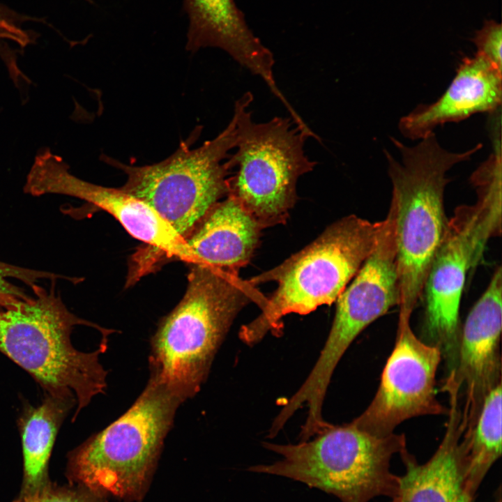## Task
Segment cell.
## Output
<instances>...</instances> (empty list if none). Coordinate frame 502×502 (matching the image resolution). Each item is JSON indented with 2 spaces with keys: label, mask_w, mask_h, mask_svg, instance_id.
I'll list each match as a JSON object with an SVG mask.
<instances>
[{
  "label": "cell",
  "mask_w": 502,
  "mask_h": 502,
  "mask_svg": "<svg viewBox=\"0 0 502 502\" xmlns=\"http://www.w3.org/2000/svg\"><path fill=\"white\" fill-rule=\"evenodd\" d=\"M264 228L233 197L215 204L184 239L204 264L239 273L250 261Z\"/></svg>",
  "instance_id": "e0dca14e"
},
{
  "label": "cell",
  "mask_w": 502,
  "mask_h": 502,
  "mask_svg": "<svg viewBox=\"0 0 502 502\" xmlns=\"http://www.w3.org/2000/svg\"><path fill=\"white\" fill-rule=\"evenodd\" d=\"M443 438L431 458L418 462L407 449L400 454L405 473L400 476L392 502H473L465 486L464 466L459 449L463 434L458 403L450 400Z\"/></svg>",
  "instance_id": "2e32d148"
},
{
  "label": "cell",
  "mask_w": 502,
  "mask_h": 502,
  "mask_svg": "<svg viewBox=\"0 0 502 502\" xmlns=\"http://www.w3.org/2000/svg\"><path fill=\"white\" fill-rule=\"evenodd\" d=\"M188 287L178 305L160 321L151 339L150 377L181 402L194 397L238 313L266 297L238 273L189 264Z\"/></svg>",
  "instance_id": "7a4b0ae2"
},
{
  "label": "cell",
  "mask_w": 502,
  "mask_h": 502,
  "mask_svg": "<svg viewBox=\"0 0 502 502\" xmlns=\"http://www.w3.org/2000/svg\"><path fill=\"white\" fill-rule=\"evenodd\" d=\"M25 192L68 195L86 201L115 218L133 237L145 245L132 257L133 267L145 275L156 264L180 260L194 262L185 241L148 205L119 188L93 184L70 174L61 158L49 150L39 152L27 176Z\"/></svg>",
  "instance_id": "9c48e42d"
},
{
  "label": "cell",
  "mask_w": 502,
  "mask_h": 502,
  "mask_svg": "<svg viewBox=\"0 0 502 502\" xmlns=\"http://www.w3.org/2000/svg\"><path fill=\"white\" fill-rule=\"evenodd\" d=\"M478 217L475 204L456 208L422 292L423 330L427 344L439 349L447 375L453 373L457 365L462 326L459 307L466 275L479 264L485 250L477 229Z\"/></svg>",
  "instance_id": "8fae6325"
},
{
  "label": "cell",
  "mask_w": 502,
  "mask_h": 502,
  "mask_svg": "<svg viewBox=\"0 0 502 502\" xmlns=\"http://www.w3.org/2000/svg\"><path fill=\"white\" fill-rule=\"evenodd\" d=\"M234 118L215 137L192 148L183 141L166 159L137 166L105 156L121 170L126 181L119 188L152 208L183 240L205 214L229 193L227 160L235 147Z\"/></svg>",
  "instance_id": "ba28073f"
},
{
  "label": "cell",
  "mask_w": 502,
  "mask_h": 502,
  "mask_svg": "<svg viewBox=\"0 0 502 502\" xmlns=\"http://www.w3.org/2000/svg\"><path fill=\"white\" fill-rule=\"evenodd\" d=\"M36 296L0 308V351L38 383L46 395L74 397L73 417L104 393L107 372L99 355L107 349L103 328L71 313L52 287H32Z\"/></svg>",
  "instance_id": "6da1fadb"
},
{
  "label": "cell",
  "mask_w": 502,
  "mask_h": 502,
  "mask_svg": "<svg viewBox=\"0 0 502 502\" xmlns=\"http://www.w3.org/2000/svg\"><path fill=\"white\" fill-rule=\"evenodd\" d=\"M494 151L472 174L470 180L475 187L481 225L491 237L501 234V135H495Z\"/></svg>",
  "instance_id": "ffe728a7"
},
{
  "label": "cell",
  "mask_w": 502,
  "mask_h": 502,
  "mask_svg": "<svg viewBox=\"0 0 502 502\" xmlns=\"http://www.w3.org/2000/svg\"><path fill=\"white\" fill-rule=\"evenodd\" d=\"M74 397L46 395L41 404L27 406L19 419L23 455V478L15 502L48 485V464L59 429Z\"/></svg>",
  "instance_id": "ac0fdd59"
},
{
  "label": "cell",
  "mask_w": 502,
  "mask_h": 502,
  "mask_svg": "<svg viewBox=\"0 0 502 502\" xmlns=\"http://www.w3.org/2000/svg\"><path fill=\"white\" fill-rule=\"evenodd\" d=\"M263 446L281 459L248 471L303 482L342 502H369L397 494L400 476L390 471V460L406 448V443L404 434L378 436L351 422L330 424L312 439L296 444L264 442Z\"/></svg>",
  "instance_id": "5b68a950"
},
{
  "label": "cell",
  "mask_w": 502,
  "mask_h": 502,
  "mask_svg": "<svg viewBox=\"0 0 502 502\" xmlns=\"http://www.w3.org/2000/svg\"><path fill=\"white\" fill-rule=\"evenodd\" d=\"M20 502H105L102 496L77 485L61 486L52 483Z\"/></svg>",
  "instance_id": "7402d4cb"
},
{
  "label": "cell",
  "mask_w": 502,
  "mask_h": 502,
  "mask_svg": "<svg viewBox=\"0 0 502 502\" xmlns=\"http://www.w3.org/2000/svg\"><path fill=\"white\" fill-rule=\"evenodd\" d=\"M501 383L487 395L476 421L463 432L459 441L465 486L473 497L501 455Z\"/></svg>",
  "instance_id": "d6986e66"
},
{
  "label": "cell",
  "mask_w": 502,
  "mask_h": 502,
  "mask_svg": "<svg viewBox=\"0 0 502 502\" xmlns=\"http://www.w3.org/2000/svg\"><path fill=\"white\" fill-rule=\"evenodd\" d=\"M477 53L502 69V28L499 23L487 21L473 38Z\"/></svg>",
  "instance_id": "603a6c76"
},
{
  "label": "cell",
  "mask_w": 502,
  "mask_h": 502,
  "mask_svg": "<svg viewBox=\"0 0 502 502\" xmlns=\"http://www.w3.org/2000/svg\"><path fill=\"white\" fill-rule=\"evenodd\" d=\"M500 496H501L499 495V497L498 499L496 501V502H501V499Z\"/></svg>",
  "instance_id": "d4e9b609"
},
{
  "label": "cell",
  "mask_w": 502,
  "mask_h": 502,
  "mask_svg": "<svg viewBox=\"0 0 502 502\" xmlns=\"http://www.w3.org/2000/svg\"><path fill=\"white\" fill-rule=\"evenodd\" d=\"M29 20H33V18H31V17H29ZM33 33H29V32L28 31V37H27L26 40L25 41V43H24V44L21 45L20 46L22 47H25V46L27 45L28 44L31 43L33 42ZM3 43H4V42L0 45V47H1V45H2Z\"/></svg>",
  "instance_id": "cb8c5ba5"
},
{
  "label": "cell",
  "mask_w": 502,
  "mask_h": 502,
  "mask_svg": "<svg viewBox=\"0 0 502 502\" xmlns=\"http://www.w3.org/2000/svg\"><path fill=\"white\" fill-rule=\"evenodd\" d=\"M411 317L399 314L395 347L372 402L351 421L373 435L385 436L401 423L425 415L448 413L436 399V374L441 360L437 347L414 334Z\"/></svg>",
  "instance_id": "7c38bea8"
},
{
  "label": "cell",
  "mask_w": 502,
  "mask_h": 502,
  "mask_svg": "<svg viewBox=\"0 0 502 502\" xmlns=\"http://www.w3.org/2000/svg\"><path fill=\"white\" fill-rule=\"evenodd\" d=\"M181 403L149 378L123 414L71 453L70 480L101 496L139 498Z\"/></svg>",
  "instance_id": "52a82bcc"
},
{
  "label": "cell",
  "mask_w": 502,
  "mask_h": 502,
  "mask_svg": "<svg viewBox=\"0 0 502 502\" xmlns=\"http://www.w3.org/2000/svg\"><path fill=\"white\" fill-rule=\"evenodd\" d=\"M502 100V69L476 53L465 57L448 88L435 102L419 105L402 116L398 128L411 140L421 139L439 126L478 113H494Z\"/></svg>",
  "instance_id": "9a60e30c"
},
{
  "label": "cell",
  "mask_w": 502,
  "mask_h": 502,
  "mask_svg": "<svg viewBox=\"0 0 502 502\" xmlns=\"http://www.w3.org/2000/svg\"><path fill=\"white\" fill-rule=\"evenodd\" d=\"M252 94L246 92L234 105L235 147L227 160L228 195L265 229L284 224L296 199L298 178L317 162L305 154L313 132L301 129L289 117L255 122L250 110Z\"/></svg>",
  "instance_id": "8992f818"
},
{
  "label": "cell",
  "mask_w": 502,
  "mask_h": 502,
  "mask_svg": "<svg viewBox=\"0 0 502 502\" xmlns=\"http://www.w3.org/2000/svg\"><path fill=\"white\" fill-rule=\"evenodd\" d=\"M381 226L356 215L342 218L278 266L248 279L254 286L273 281L277 287L259 315L241 327V340L252 345L268 332L280 335L286 315L336 301L372 252Z\"/></svg>",
  "instance_id": "277c9868"
},
{
  "label": "cell",
  "mask_w": 502,
  "mask_h": 502,
  "mask_svg": "<svg viewBox=\"0 0 502 502\" xmlns=\"http://www.w3.org/2000/svg\"><path fill=\"white\" fill-rule=\"evenodd\" d=\"M502 321V269L497 266L485 291L461 326L457 360L442 390L463 392V432L476 421L489 393L501 383L500 339Z\"/></svg>",
  "instance_id": "4fadbf2b"
},
{
  "label": "cell",
  "mask_w": 502,
  "mask_h": 502,
  "mask_svg": "<svg viewBox=\"0 0 502 502\" xmlns=\"http://www.w3.org/2000/svg\"><path fill=\"white\" fill-rule=\"evenodd\" d=\"M397 262L394 211L390 204L372 252L336 301L328 337L307 377L312 386L326 389L339 360L353 340L372 322L394 306H399Z\"/></svg>",
  "instance_id": "30bf717a"
},
{
  "label": "cell",
  "mask_w": 502,
  "mask_h": 502,
  "mask_svg": "<svg viewBox=\"0 0 502 502\" xmlns=\"http://www.w3.org/2000/svg\"><path fill=\"white\" fill-rule=\"evenodd\" d=\"M189 19L186 49L218 47L259 76L283 105L288 103L275 80L274 58L247 25L234 0H184Z\"/></svg>",
  "instance_id": "5bb4252c"
},
{
  "label": "cell",
  "mask_w": 502,
  "mask_h": 502,
  "mask_svg": "<svg viewBox=\"0 0 502 502\" xmlns=\"http://www.w3.org/2000/svg\"><path fill=\"white\" fill-rule=\"evenodd\" d=\"M401 161L384 150L393 185L397 263L400 291L399 314L411 316L421 299L424 283L443 240L448 219L444 192L450 181L447 172L468 160L482 144L464 152H450L438 142L434 132L408 146L391 138Z\"/></svg>",
  "instance_id": "3957f363"
},
{
  "label": "cell",
  "mask_w": 502,
  "mask_h": 502,
  "mask_svg": "<svg viewBox=\"0 0 502 502\" xmlns=\"http://www.w3.org/2000/svg\"><path fill=\"white\" fill-rule=\"evenodd\" d=\"M45 271L33 270L0 261V307L7 308L26 299L29 296L23 289L10 282V278L17 279L31 287L40 279H45Z\"/></svg>",
  "instance_id": "44dd1931"
}]
</instances>
